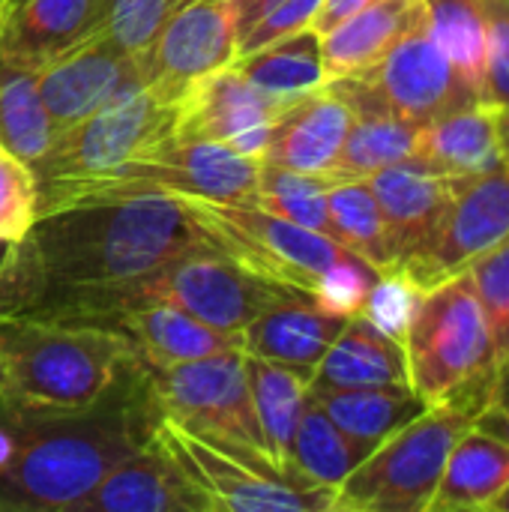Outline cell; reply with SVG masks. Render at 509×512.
<instances>
[{
	"label": "cell",
	"instance_id": "obj_1",
	"mask_svg": "<svg viewBox=\"0 0 509 512\" xmlns=\"http://www.w3.org/2000/svg\"><path fill=\"white\" fill-rule=\"evenodd\" d=\"M216 249L171 192L93 198L36 213L0 282V318L72 321L96 297Z\"/></svg>",
	"mask_w": 509,
	"mask_h": 512
},
{
	"label": "cell",
	"instance_id": "obj_2",
	"mask_svg": "<svg viewBox=\"0 0 509 512\" xmlns=\"http://www.w3.org/2000/svg\"><path fill=\"white\" fill-rule=\"evenodd\" d=\"M156 420L147 372L135 360L99 405L33 420L15 459L0 471V510L69 512L114 465L150 447Z\"/></svg>",
	"mask_w": 509,
	"mask_h": 512
},
{
	"label": "cell",
	"instance_id": "obj_3",
	"mask_svg": "<svg viewBox=\"0 0 509 512\" xmlns=\"http://www.w3.org/2000/svg\"><path fill=\"white\" fill-rule=\"evenodd\" d=\"M135 360L129 339L102 324L0 318L3 399L36 420L99 405Z\"/></svg>",
	"mask_w": 509,
	"mask_h": 512
},
{
	"label": "cell",
	"instance_id": "obj_4",
	"mask_svg": "<svg viewBox=\"0 0 509 512\" xmlns=\"http://www.w3.org/2000/svg\"><path fill=\"white\" fill-rule=\"evenodd\" d=\"M495 369H486L432 402L417 420L381 441L336 489L333 510L429 512L456 441L474 429L492 396Z\"/></svg>",
	"mask_w": 509,
	"mask_h": 512
},
{
	"label": "cell",
	"instance_id": "obj_5",
	"mask_svg": "<svg viewBox=\"0 0 509 512\" xmlns=\"http://www.w3.org/2000/svg\"><path fill=\"white\" fill-rule=\"evenodd\" d=\"M300 291L303 288L270 282L246 270L240 261L219 249H201L177 258L174 264L141 282L96 297L84 312V324H105L123 309L159 300L189 312L192 318L204 321L219 333L240 336L267 306L288 300Z\"/></svg>",
	"mask_w": 509,
	"mask_h": 512
},
{
	"label": "cell",
	"instance_id": "obj_6",
	"mask_svg": "<svg viewBox=\"0 0 509 512\" xmlns=\"http://www.w3.org/2000/svg\"><path fill=\"white\" fill-rule=\"evenodd\" d=\"M174 138L177 102H168L147 87L108 102L78 126L57 135L51 150L33 165L36 213L93 177L153 156Z\"/></svg>",
	"mask_w": 509,
	"mask_h": 512
},
{
	"label": "cell",
	"instance_id": "obj_7",
	"mask_svg": "<svg viewBox=\"0 0 509 512\" xmlns=\"http://www.w3.org/2000/svg\"><path fill=\"white\" fill-rule=\"evenodd\" d=\"M153 447L210 501L213 512H330L336 504V489L231 453L162 414L153 426Z\"/></svg>",
	"mask_w": 509,
	"mask_h": 512
},
{
	"label": "cell",
	"instance_id": "obj_8",
	"mask_svg": "<svg viewBox=\"0 0 509 512\" xmlns=\"http://www.w3.org/2000/svg\"><path fill=\"white\" fill-rule=\"evenodd\" d=\"M144 372L162 417L231 453L273 465L255 414L243 348H228L168 369L144 366Z\"/></svg>",
	"mask_w": 509,
	"mask_h": 512
},
{
	"label": "cell",
	"instance_id": "obj_9",
	"mask_svg": "<svg viewBox=\"0 0 509 512\" xmlns=\"http://www.w3.org/2000/svg\"><path fill=\"white\" fill-rule=\"evenodd\" d=\"M411 387L441 402L474 375L495 369L498 354L468 273L420 291L405 327Z\"/></svg>",
	"mask_w": 509,
	"mask_h": 512
},
{
	"label": "cell",
	"instance_id": "obj_10",
	"mask_svg": "<svg viewBox=\"0 0 509 512\" xmlns=\"http://www.w3.org/2000/svg\"><path fill=\"white\" fill-rule=\"evenodd\" d=\"M177 198L186 204L192 219L204 228L219 252L231 255L246 270L270 282L315 291L318 279L348 255V249L330 234L288 222L264 207L192 195Z\"/></svg>",
	"mask_w": 509,
	"mask_h": 512
},
{
	"label": "cell",
	"instance_id": "obj_11",
	"mask_svg": "<svg viewBox=\"0 0 509 512\" xmlns=\"http://www.w3.org/2000/svg\"><path fill=\"white\" fill-rule=\"evenodd\" d=\"M327 87L354 114L384 111L420 126L480 102L477 90L429 33V24L414 27L375 66L333 78Z\"/></svg>",
	"mask_w": 509,
	"mask_h": 512
},
{
	"label": "cell",
	"instance_id": "obj_12",
	"mask_svg": "<svg viewBox=\"0 0 509 512\" xmlns=\"http://www.w3.org/2000/svg\"><path fill=\"white\" fill-rule=\"evenodd\" d=\"M509 234V162L465 177L435 237L396 270L417 291H429L465 273L483 252Z\"/></svg>",
	"mask_w": 509,
	"mask_h": 512
},
{
	"label": "cell",
	"instance_id": "obj_13",
	"mask_svg": "<svg viewBox=\"0 0 509 512\" xmlns=\"http://www.w3.org/2000/svg\"><path fill=\"white\" fill-rule=\"evenodd\" d=\"M237 60L231 0H192L165 21L156 39L138 54L141 81L156 96L177 102L207 72Z\"/></svg>",
	"mask_w": 509,
	"mask_h": 512
},
{
	"label": "cell",
	"instance_id": "obj_14",
	"mask_svg": "<svg viewBox=\"0 0 509 512\" xmlns=\"http://www.w3.org/2000/svg\"><path fill=\"white\" fill-rule=\"evenodd\" d=\"M36 87L57 132L78 126L108 102L144 87L138 57L120 48L108 27L36 69Z\"/></svg>",
	"mask_w": 509,
	"mask_h": 512
},
{
	"label": "cell",
	"instance_id": "obj_15",
	"mask_svg": "<svg viewBox=\"0 0 509 512\" xmlns=\"http://www.w3.org/2000/svg\"><path fill=\"white\" fill-rule=\"evenodd\" d=\"M465 177H447L420 159H402L369 177V186L384 213L396 267L417 255L438 231ZM393 267V270H396Z\"/></svg>",
	"mask_w": 509,
	"mask_h": 512
},
{
	"label": "cell",
	"instance_id": "obj_16",
	"mask_svg": "<svg viewBox=\"0 0 509 512\" xmlns=\"http://www.w3.org/2000/svg\"><path fill=\"white\" fill-rule=\"evenodd\" d=\"M294 99H279L255 87L234 63L192 81L177 99V138L231 141L234 135L276 123Z\"/></svg>",
	"mask_w": 509,
	"mask_h": 512
},
{
	"label": "cell",
	"instance_id": "obj_17",
	"mask_svg": "<svg viewBox=\"0 0 509 512\" xmlns=\"http://www.w3.org/2000/svg\"><path fill=\"white\" fill-rule=\"evenodd\" d=\"M114 0H24L0 21V60L39 69L108 27Z\"/></svg>",
	"mask_w": 509,
	"mask_h": 512
},
{
	"label": "cell",
	"instance_id": "obj_18",
	"mask_svg": "<svg viewBox=\"0 0 509 512\" xmlns=\"http://www.w3.org/2000/svg\"><path fill=\"white\" fill-rule=\"evenodd\" d=\"M69 512H213V507L150 441V447L114 465Z\"/></svg>",
	"mask_w": 509,
	"mask_h": 512
},
{
	"label": "cell",
	"instance_id": "obj_19",
	"mask_svg": "<svg viewBox=\"0 0 509 512\" xmlns=\"http://www.w3.org/2000/svg\"><path fill=\"white\" fill-rule=\"evenodd\" d=\"M351 318L333 315L318 306L312 291H300L288 300L267 306L243 333L240 348L249 357L312 369L324 360L336 336Z\"/></svg>",
	"mask_w": 509,
	"mask_h": 512
},
{
	"label": "cell",
	"instance_id": "obj_20",
	"mask_svg": "<svg viewBox=\"0 0 509 512\" xmlns=\"http://www.w3.org/2000/svg\"><path fill=\"white\" fill-rule=\"evenodd\" d=\"M351 120L354 111L324 84L321 90L294 99L276 117L264 162L324 177L345 144Z\"/></svg>",
	"mask_w": 509,
	"mask_h": 512
},
{
	"label": "cell",
	"instance_id": "obj_21",
	"mask_svg": "<svg viewBox=\"0 0 509 512\" xmlns=\"http://www.w3.org/2000/svg\"><path fill=\"white\" fill-rule=\"evenodd\" d=\"M102 327L123 333L147 369H168L228 348H240V336L219 333L189 312L159 300L123 309Z\"/></svg>",
	"mask_w": 509,
	"mask_h": 512
},
{
	"label": "cell",
	"instance_id": "obj_22",
	"mask_svg": "<svg viewBox=\"0 0 509 512\" xmlns=\"http://www.w3.org/2000/svg\"><path fill=\"white\" fill-rule=\"evenodd\" d=\"M411 384L405 345L378 330L363 315H354L336 336L324 360L315 366L309 393L330 390H366Z\"/></svg>",
	"mask_w": 509,
	"mask_h": 512
},
{
	"label": "cell",
	"instance_id": "obj_23",
	"mask_svg": "<svg viewBox=\"0 0 509 512\" xmlns=\"http://www.w3.org/2000/svg\"><path fill=\"white\" fill-rule=\"evenodd\" d=\"M414 159L447 177H477L504 162L498 108L474 102L420 126Z\"/></svg>",
	"mask_w": 509,
	"mask_h": 512
},
{
	"label": "cell",
	"instance_id": "obj_24",
	"mask_svg": "<svg viewBox=\"0 0 509 512\" xmlns=\"http://www.w3.org/2000/svg\"><path fill=\"white\" fill-rule=\"evenodd\" d=\"M426 24L423 0H378L321 36L327 81L375 66L399 39Z\"/></svg>",
	"mask_w": 509,
	"mask_h": 512
},
{
	"label": "cell",
	"instance_id": "obj_25",
	"mask_svg": "<svg viewBox=\"0 0 509 512\" xmlns=\"http://www.w3.org/2000/svg\"><path fill=\"white\" fill-rule=\"evenodd\" d=\"M509 486V444L468 429L447 456L438 492L429 512L492 510L498 495Z\"/></svg>",
	"mask_w": 509,
	"mask_h": 512
},
{
	"label": "cell",
	"instance_id": "obj_26",
	"mask_svg": "<svg viewBox=\"0 0 509 512\" xmlns=\"http://www.w3.org/2000/svg\"><path fill=\"white\" fill-rule=\"evenodd\" d=\"M246 372H249L252 402H255V414L261 423L267 453L279 471H291L288 468L291 444H294L303 402H306L315 372L261 360V357H249V354H246Z\"/></svg>",
	"mask_w": 509,
	"mask_h": 512
},
{
	"label": "cell",
	"instance_id": "obj_27",
	"mask_svg": "<svg viewBox=\"0 0 509 512\" xmlns=\"http://www.w3.org/2000/svg\"><path fill=\"white\" fill-rule=\"evenodd\" d=\"M327 417L357 441L378 447L423 411H429V399L417 393L411 384L399 387H366V390H330V393H309Z\"/></svg>",
	"mask_w": 509,
	"mask_h": 512
},
{
	"label": "cell",
	"instance_id": "obj_28",
	"mask_svg": "<svg viewBox=\"0 0 509 512\" xmlns=\"http://www.w3.org/2000/svg\"><path fill=\"white\" fill-rule=\"evenodd\" d=\"M375 447L366 441L351 438L342 432L327 411L306 393L303 414L297 423V435L291 444V462L288 468L318 486L339 489L345 477L372 453Z\"/></svg>",
	"mask_w": 509,
	"mask_h": 512
},
{
	"label": "cell",
	"instance_id": "obj_29",
	"mask_svg": "<svg viewBox=\"0 0 509 512\" xmlns=\"http://www.w3.org/2000/svg\"><path fill=\"white\" fill-rule=\"evenodd\" d=\"M417 135H420V123H414V120L384 114V111L354 114L345 144H342L333 168L324 177L330 183L369 180L381 168L411 159L417 150Z\"/></svg>",
	"mask_w": 509,
	"mask_h": 512
},
{
	"label": "cell",
	"instance_id": "obj_30",
	"mask_svg": "<svg viewBox=\"0 0 509 512\" xmlns=\"http://www.w3.org/2000/svg\"><path fill=\"white\" fill-rule=\"evenodd\" d=\"M234 66L255 87L279 99H300L327 84L321 36L312 27L297 30L279 42H270L255 54L237 57Z\"/></svg>",
	"mask_w": 509,
	"mask_h": 512
},
{
	"label": "cell",
	"instance_id": "obj_31",
	"mask_svg": "<svg viewBox=\"0 0 509 512\" xmlns=\"http://www.w3.org/2000/svg\"><path fill=\"white\" fill-rule=\"evenodd\" d=\"M57 135L60 132L42 105L36 72L0 60V144L33 168Z\"/></svg>",
	"mask_w": 509,
	"mask_h": 512
},
{
	"label": "cell",
	"instance_id": "obj_32",
	"mask_svg": "<svg viewBox=\"0 0 509 512\" xmlns=\"http://www.w3.org/2000/svg\"><path fill=\"white\" fill-rule=\"evenodd\" d=\"M327 213H330V237L336 243H342L348 252L360 255L381 273L396 267L390 231L369 180L333 183L327 192Z\"/></svg>",
	"mask_w": 509,
	"mask_h": 512
},
{
	"label": "cell",
	"instance_id": "obj_33",
	"mask_svg": "<svg viewBox=\"0 0 509 512\" xmlns=\"http://www.w3.org/2000/svg\"><path fill=\"white\" fill-rule=\"evenodd\" d=\"M330 186L333 183L321 174H303V171H291L273 162H261L252 204L288 222H297L303 228L330 234V213H327Z\"/></svg>",
	"mask_w": 509,
	"mask_h": 512
},
{
	"label": "cell",
	"instance_id": "obj_34",
	"mask_svg": "<svg viewBox=\"0 0 509 512\" xmlns=\"http://www.w3.org/2000/svg\"><path fill=\"white\" fill-rule=\"evenodd\" d=\"M426 24L435 42L447 51L456 69L480 96L483 42H486V0H423Z\"/></svg>",
	"mask_w": 509,
	"mask_h": 512
},
{
	"label": "cell",
	"instance_id": "obj_35",
	"mask_svg": "<svg viewBox=\"0 0 509 512\" xmlns=\"http://www.w3.org/2000/svg\"><path fill=\"white\" fill-rule=\"evenodd\" d=\"M465 273L474 282L495 354L501 360L509 354V234L489 252H483Z\"/></svg>",
	"mask_w": 509,
	"mask_h": 512
},
{
	"label": "cell",
	"instance_id": "obj_36",
	"mask_svg": "<svg viewBox=\"0 0 509 512\" xmlns=\"http://www.w3.org/2000/svg\"><path fill=\"white\" fill-rule=\"evenodd\" d=\"M192 0H114L108 15V36L129 54H141L171 15Z\"/></svg>",
	"mask_w": 509,
	"mask_h": 512
},
{
	"label": "cell",
	"instance_id": "obj_37",
	"mask_svg": "<svg viewBox=\"0 0 509 512\" xmlns=\"http://www.w3.org/2000/svg\"><path fill=\"white\" fill-rule=\"evenodd\" d=\"M381 270H375L369 261H363L360 255L348 252L342 261H336L315 285V300L321 309L333 312V315H345L354 318L363 312V303L372 291V285L378 282Z\"/></svg>",
	"mask_w": 509,
	"mask_h": 512
},
{
	"label": "cell",
	"instance_id": "obj_38",
	"mask_svg": "<svg viewBox=\"0 0 509 512\" xmlns=\"http://www.w3.org/2000/svg\"><path fill=\"white\" fill-rule=\"evenodd\" d=\"M36 219V177L33 168L0 153V240L18 243Z\"/></svg>",
	"mask_w": 509,
	"mask_h": 512
},
{
	"label": "cell",
	"instance_id": "obj_39",
	"mask_svg": "<svg viewBox=\"0 0 509 512\" xmlns=\"http://www.w3.org/2000/svg\"><path fill=\"white\" fill-rule=\"evenodd\" d=\"M480 102L509 111V0H486Z\"/></svg>",
	"mask_w": 509,
	"mask_h": 512
},
{
	"label": "cell",
	"instance_id": "obj_40",
	"mask_svg": "<svg viewBox=\"0 0 509 512\" xmlns=\"http://www.w3.org/2000/svg\"><path fill=\"white\" fill-rule=\"evenodd\" d=\"M417 294L420 291L414 285H408V279L399 270H387L372 285L360 315L366 321H372L378 330H384L387 336L402 342L405 339V327H408V315L414 309Z\"/></svg>",
	"mask_w": 509,
	"mask_h": 512
},
{
	"label": "cell",
	"instance_id": "obj_41",
	"mask_svg": "<svg viewBox=\"0 0 509 512\" xmlns=\"http://www.w3.org/2000/svg\"><path fill=\"white\" fill-rule=\"evenodd\" d=\"M324 0H276L264 18H258L246 33L237 36V57L255 54L270 42H279L297 30L312 27Z\"/></svg>",
	"mask_w": 509,
	"mask_h": 512
},
{
	"label": "cell",
	"instance_id": "obj_42",
	"mask_svg": "<svg viewBox=\"0 0 509 512\" xmlns=\"http://www.w3.org/2000/svg\"><path fill=\"white\" fill-rule=\"evenodd\" d=\"M474 429L489 432L509 444V354L498 360L495 366V381H492V396L486 408L480 411Z\"/></svg>",
	"mask_w": 509,
	"mask_h": 512
},
{
	"label": "cell",
	"instance_id": "obj_43",
	"mask_svg": "<svg viewBox=\"0 0 509 512\" xmlns=\"http://www.w3.org/2000/svg\"><path fill=\"white\" fill-rule=\"evenodd\" d=\"M36 417H27L21 411H15L9 402L0 405V471L15 459L18 447L24 444L30 426H33Z\"/></svg>",
	"mask_w": 509,
	"mask_h": 512
},
{
	"label": "cell",
	"instance_id": "obj_44",
	"mask_svg": "<svg viewBox=\"0 0 509 512\" xmlns=\"http://www.w3.org/2000/svg\"><path fill=\"white\" fill-rule=\"evenodd\" d=\"M372 3H378V0H324L321 9H318V15H315V21H312V30L318 36H324L339 21H345L348 15H354V12H360V9H366Z\"/></svg>",
	"mask_w": 509,
	"mask_h": 512
},
{
	"label": "cell",
	"instance_id": "obj_45",
	"mask_svg": "<svg viewBox=\"0 0 509 512\" xmlns=\"http://www.w3.org/2000/svg\"><path fill=\"white\" fill-rule=\"evenodd\" d=\"M270 132H273V123H264V126H252L240 135H234L228 144L252 159H261L264 162V153H267V144H270Z\"/></svg>",
	"mask_w": 509,
	"mask_h": 512
},
{
	"label": "cell",
	"instance_id": "obj_46",
	"mask_svg": "<svg viewBox=\"0 0 509 512\" xmlns=\"http://www.w3.org/2000/svg\"><path fill=\"white\" fill-rule=\"evenodd\" d=\"M498 129H501V147H504V159L509 162V111H498Z\"/></svg>",
	"mask_w": 509,
	"mask_h": 512
},
{
	"label": "cell",
	"instance_id": "obj_47",
	"mask_svg": "<svg viewBox=\"0 0 509 512\" xmlns=\"http://www.w3.org/2000/svg\"><path fill=\"white\" fill-rule=\"evenodd\" d=\"M12 252H15V243H9V240H0V282H3V276H6V270H9Z\"/></svg>",
	"mask_w": 509,
	"mask_h": 512
},
{
	"label": "cell",
	"instance_id": "obj_48",
	"mask_svg": "<svg viewBox=\"0 0 509 512\" xmlns=\"http://www.w3.org/2000/svg\"><path fill=\"white\" fill-rule=\"evenodd\" d=\"M492 510H495V512H509V486L504 489V492H501V495H498V501L492 504Z\"/></svg>",
	"mask_w": 509,
	"mask_h": 512
},
{
	"label": "cell",
	"instance_id": "obj_49",
	"mask_svg": "<svg viewBox=\"0 0 509 512\" xmlns=\"http://www.w3.org/2000/svg\"><path fill=\"white\" fill-rule=\"evenodd\" d=\"M24 0H0V15H6V12H12L15 6H21ZM3 21V18H0Z\"/></svg>",
	"mask_w": 509,
	"mask_h": 512
},
{
	"label": "cell",
	"instance_id": "obj_50",
	"mask_svg": "<svg viewBox=\"0 0 509 512\" xmlns=\"http://www.w3.org/2000/svg\"><path fill=\"white\" fill-rule=\"evenodd\" d=\"M6 399H3V369H0V405H3Z\"/></svg>",
	"mask_w": 509,
	"mask_h": 512
},
{
	"label": "cell",
	"instance_id": "obj_51",
	"mask_svg": "<svg viewBox=\"0 0 509 512\" xmlns=\"http://www.w3.org/2000/svg\"><path fill=\"white\" fill-rule=\"evenodd\" d=\"M3 150H6V147H3V144H0V153H3Z\"/></svg>",
	"mask_w": 509,
	"mask_h": 512
},
{
	"label": "cell",
	"instance_id": "obj_52",
	"mask_svg": "<svg viewBox=\"0 0 509 512\" xmlns=\"http://www.w3.org/2000/svg\"><path fill=\"white\" fill-rule=\"evenodd\" d=\"M0 18H3V15H0Z\"/></svg>",
	"mask_w": 509,
	"mask_h": 512
}]
</instances>
